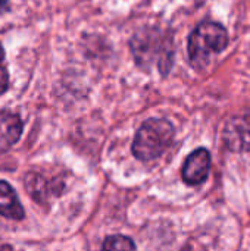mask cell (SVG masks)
Returning <instances> with one entry per match:
<instances>
[{
    "instance_id": "obj_1",
    "label": "cell",
    "mask_w": 250,
    "mask_h": 251,
    "mask_svg": "<svg viewBox=\"0 0 250 251\" xmlns=\"http://www.w3.org/2000/svg\"><path fill=\"white\" fill-rule=\"evenodd\" d=\"M175 135L172 124L167 119H149L136 134L133 153L140 160H153L171 146Z\"/></svg>"
},
{
    "instance_id": "obj_2",
    "label": "cell",
    "mask_w": 250,
    "mask_h": 251,
    "mask_svg": "<svg viewBox=\"0 0 250 251\" xmlns=\"http://www.w3.org/2000/svg\"><path fill=\"white\" fill-rule=\"evenodd\" d=\"M228 44V34L225 28L217 22H202L190 34L189 56L196 69L206 66L209 59L222 51Z\"/></svg>"
},
{
    "instance_id": "obj_3",
    "label": "cell",
    "mask_w": 250,
    "mask_h": 251,
    "mask_svg": "<svg viewBox=\"0 0 250 251\" xmlns=\"http://www.w3.org/2000/svg\"><path fill=\"white\" fill-rule=\"evenodd\" d=\"M167 44V35L158 29H144L139 32L131 41V50L139 65L150 66L155 63L162 72H168L171 66V53Z\"/></svg>"
},
{
    "instance_id": "obj_4",
    "label": "cell",
    "mask_w": 250,
    "mask_h": 251,
    "mask_svg": "<svg viewBox=\"0 0 250 251\" xmlns=\"http://www.w3.org/2000/svg\"><path fill=\"white\" fill-rule=\"evenodd\" d=\"M211 169V154L206 149H197L184 162L183 166V179L190 185L202 184Z\"/></svg>"
},
{
    "instance_id": "obj_5",
    "label": "cell",
    "mask_w": 250,
    "mask_h": 251,
    "mask_svg": "<svg viewBox=\"0 0 250 251\" xmlns=\"http://www.w3.org/2000/svg\"><path fill=\"white\" fill-rule=\"evenodd\" d=\"M224 141L230 150H250V118H234L224 129Z\"/></svg>"
},
{
    "instance_id": "obj_6",
    "label": "cell",
    "mask_w": 250,
    "mask_h": 251,
    "mask_svg": "<svg viewBox=\"0 0 250 251\" xmlns=\"http://www.w3.org/2000/svg\"><path fill=\"white\" fill-rule=\"evenodd\" d=\"M22 132V122L18 115L10 112L0 113V147L6 149L13 146Z\"/></svg>"
},
{
    "instance_id": "obj_7",
    "label": "cell",
    "mask_w": 250,
    "mask_h": 251,
    "mask_svg": "<svg viewBox=\"0 0 250 251\" xmlns=\"http://www.w3.org/2000/svg\"><path fill=\"white\" fill-rule=\"evenodd\" d=\"M0 215L15 221L24 218V209L16 197L15 190L4 181H0Z\"/></svg>"
},
{
    "instance_id": "obj_8",
    "label": "cell",
    "mask_w": 250,
    "mask_h": 251,
    "mask_svg": "<svg viewBox=\"0 0 250 251\" xmlns=\"http://www.w3.org/2000/svg\"><path fill=\"white\" fill-rule=\"evenodd\" d=\"M25 187H27L29 196H32L38 201H43V199L49 194L46 179L41 175H37V174H28L27 175Z\"/></svg>"
},
{
    "instance_id": "obj_9",
    "label": "cell",
    "mask_w": 250,
    "mask_h": 251,
    "mask_svg": "<svg viewBox=\"0 0 250 251\" xmlns=\"http://www.w3.org/2000/svg\"><path fill=\"white\" fill-rule=\"evenodd\" d=\"M103 251H136V246L125 235H112L103 243Z\"/></svg>"
},
{
    "instance_id": "obj_10",
    "label": "cell",
    "mask_w": 250,
    "mask_h": 251,
    "mask_svg": "<svg viewBox=\"0 0 250 251\" xmlns=\"http://www.w3.org/2000/svg\"><path fill=\"white\" fill-rule=\"evenodd\" d=\"M3 60H4V51H3V47L0 44V96L9 87V74L6 71V68L3 66Z\"/></svg>"
},
{
    "instance_id": "obj_11",
    "label": "cell",
    "mask_w": 250,
    "mask_h": 251,
    "mask_svg": "<svg viewBox=\"0 0 250 251\" xmlns=\"http://www.w3.org/2000/svg\"><path fill=\"white\" fill-rule=\"evenodd\" d=\"M6 6H7V0H0V13L6 9Z\"/></svg>"
},
{
    "instance_id": "obj_12",
    "label": "cell",
    "mask_w": 250,
    "mask_h": 251,
    "mask_svg": "<svg viewBox=\"0 0 250 251\" xmlns=\"http://www.w3.org/2000/svg\"><path fill=\"white\" fill-rule=\"evenodd\" d=\"M0 251H13V250H12V247H9V246H3V247H0Z\"/></svg>"
}]
</instances>
